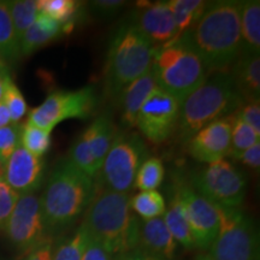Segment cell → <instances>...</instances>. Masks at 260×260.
<instances>
[{
	"instance_id": "7402d4cb",
	"label": "cell",
	"mask_w": 260,
	"mask_h": 260,
	"mask_svg": "<svg viewBox=\"0 0 260 260\" xmlns=\"http://www.w3.org/2000/svg\"><path fill=\"white\" fill-rule=\"evenodd\" d=\"M240 25H241V53L260 52V2H240Z\"/></svg>"
},
{
	"instance_id": "d590c367",
	"label": "cell",
	"mask_w": 260,
	"mask_h": 260,
	"mask_svg": "<svg viewBox=\"0 0 260 260\" xmlns=\"http://www.w3.org/2000/svg\"><path fill=\"white\" fill-rule=\"evenodd\" d=\"M21 197L12 189L3 177H0V229H4L10 214L14 211L16 204Z\"/></svg>"
},
{
	"instance_id": "603a6c76",
	"label": "cell",
	"mask_w": 260,
	"mask_h": 260,
	"mask_svg": "<svg viewBox=\"0 0 260 260\" xmlns=\"http://www.w3.org/2000/svg\"><path fill=\"white\" fill-rule=\"evenodd\" d=\"M162 219H164L169 232L171 233L172 237L178 245H181L183 248L189 249V251L195 248L189 224H188L186 213H184L183 210V205H182L181 198L176 189H175V193L172 195L170 205L165 210Z\"/></svg>"
},
{
	"instance_id": "ba28073f",
	"label": "cell",
	"mask_w": 260,
	"mask_h": 260,
	"mask_svg": "<svg viewBox=\"0 0 260 260\" xmlns=\"http://www.w3.org/2000/svg\"><path fill=\"white\" fill-rule=\"evenodd\" d=\"M219 207V229L209 248L214 260H259L254 220L240 209Z\"/></svg>"
},
{
	"instance_id": "d6986e66",
	"label": "cell",
	"mask_w": 260,
	"mask_h": 260,
	"mask_svg": "<svg viewBox=\"0 0 260 260\" xmlns=\"http://www.w3.org/2000/svg\"><path fill=\"white\" fill-rule=\"evenodd\" d=\"M229 75L243 102L259 100L260 54L241 53L232 65Z\"/></svg>"
},
{
	"instance_id": "9a60e30c",
	"label": "cell",
	"mask_w": 260,
	"mask_h": 260,
	"mask_svg": "<svg viewBox=\"0 0 260 260\" xmlns=\"http://www.w3.org/2000/svg\"><path fill=\"white\" fill-rule=\"evenodd\" d=\"M232 139V123L229 116L205 125L188 140V152L195 160L217 161L228 157Z\"/></svg>"
},
{
	"instance_id": "52a82bcc",
	"label": "cell",
	"mask_w": 260,
	"mask_h": 260,
	"mask_svg": "<svg viewBox=\"0 0 260 260\" xmlns=\"http://www.w3.org/2000/svg\"><path fill=\"white\" fill-rule=\"evenodd\" d=\"M147 155V147L139 135L117 132L102 168L95 175V186L118 193H129Z\"/></svg>"
},
{
	"instance_id": "8fae6325",
	"label": "cell",
	"mask_w": 260,
	"mask_h": 260,
	"mask_svg": "<svg viewBox=\"0 0 260 260\" xmlns=\"http://www.w3.org/2000/svg\"><path fill=\"white\" fill-rule=\"evenodd\" d=\"M18 251L27 254L50 237L45 228L40 199L34 194L19 197L3 229Z\"/></svg>"
},
{
	"instance_id": "83f0119b",
	"label": "cell",
	"mask_w": 260,
	"mask_h": 260,
	"mask_svg": "<svg viewBox=\"0 0 260 260\" xmlns=\"http://www.w3.org/2000/svg\"><path fill=\"white\" fill-rule=\"evenodd\" d=\"M88 237L89 234L81 224L70 236L61 239L53 247L52 260H81Z\"/></svg>"
},
{
	"instance_id": "f6af8a7d",
	"label": "cell",
	"mask_w": 260,
	"mask_h": 260,
	"mask_svg": "<svg viewBox=\"0 0 260 260\" xmlns=\"http://www.w3.org/2000/svg\"><path fill=\"white\" fill-rule=\"evenodd\" d=\"M195 260H214L210 254H200Z\"/></svg>"
},
{
	"instance_id": "4316f807",
	"label": "cell",
	"mask_w": 260,
	"mask_h": 260,
	"mask_svg": "<svg viewBox=\"0 0 260 260\" xmlns=\"http://www.w3.org/2000/svg\"><path fill=\"white\" fill-rule=\"evenodd\" d=\"M130 207L140 217V219L149 220L164 216L167 204L164 197L159 191L144 190L130 198Z\"/></svg>"
},
{
	"instance_id": "f35d334b",
	"label": "cell",
	"mask_w": 260,
	"mask_h": 260,
	"mask_svg": "<svg viewBox=\"0 0 260 260\" xmlns=\"http://www.w3.org/2000/svg\"><path fill=\"white\" fill-rule=\"evenodd\" d=\"M81 260H115V256L102 243L89 236Z\"/></svg>"
},
{
	"instance_id": "4fadbf2b",
	"label": "cell",
	"mask_w": 260,
	"mask_h": 260,
	"mask_svg": "<svg viewBox=\"0 0 260 260\" xmlns=\"http://www.w3.org/2000/svg\"><path fill=\"white\" fill-rule=\"evenodd\" d=\"M180 195L186 213L195 248L207 251L216 239L219 229V207L186 184H178Z\"/></svg>"
},
{
	"instance_id": "b9f144b4",
	"label": "cell",
	"mask_w": 260,
	"mask_h": 260,
	"mask_svg": "<svg viewBox=\"0 0 260 260\" xmlns=\"http://www.w3.org/2000/svg\"><path fill=\"white\" fill-rule=\"evenodd\" d=\"M115 260H165V259L158 258V256L148 254V253L141 251V249L135 248L133 249V251L124 253V254L115 256Z\"/></svg>"
},
{
	"instance_id": "d4e9b609",
	"label": "cell",
	"mask_w": 260,
	"mask_h": 260,
	"mask_svg": "<svg viewBox=\"0 0 260 260\" xmlns=\"http://www.w3.org/2000/svg\"><path fill=\"white\" fill-rule=\"evenodd\" d=\"M21 57L19 40L16 35L8 2L0 0V60L15 61Z\"/></svg>"
},
{
	"instance_id": "2e32d148",
	"label": "cell",
	"mask_w": 260,
	"mask_h": 260,
	"mask_svg": "<svg viewBox=\"0 0 260 260\" xmlns=\"http://www.w3.org/2000/svg\"><path fill=\"white\" fill-rule=\"evenodd\" d=\"M44 161L29 153L21 145L15 149L4 165L6 183L18 194H31L41 184Z\"/></svg>"
},
{
	"instance_id": "5bb4252c",
	"label": "cell",
	"mask_w": 260,
	"mask_h": 260,
	"mask_svg": "<svg viewBox=\"0 0 260 260\" xmlns=\"http://www.w3.org/2000/svg\"><path fill=\"white\" fill-rule=\"evenodd\" d=\"M132 22L155 50L178 40L169 2L138 3V11Z\"/></svg>"
},
{
	"instance_id": "836d02e7",
	"label": "cell",
	"mask_w": 260,
	"mask_h": 260,
	"mask_svg": "<svg viewBox=\"0 0 260 260\" xmlns=\"http://www.w3.org/2000/svg\"><path fill=\"white\" fill-rule=\"evenodd\" d=\"M68 159L77 169H80L86 175H88L89 177L94 178L98 174L95 162L93 160L92 154H90L89 148L87 146V142L82 134L74 141V144L70 148V157Z\"/></svg>"
},
{
	"instance_id": "d6a6232c",
	"label": "cell",
	"mask_w": 260,
	"mask_h": 260,
	"mask_svg": "<svg viewBox=\"0 0 260 260\" xmlns=\"http://www.w3.org/2000/svg\"><path fill=\"white\" fill-rule=\"evenodd\" d=\"M2 102L5 104L8 107L10 117H11V122L14 124H19L22 119L28 112V105L25 102L23 94L17 87L14 81H12L11 76L6 80L4 94H3Z\"/></svg>"
},
{
	"instance_id": "74e56055",
	"label": "cell",
	"mask_w": 260,
	"mask_h": 260,
	"mask_svg": "<svg viewBox=\"0 0 260 260\" xmlns=\"http://www.w3.org/2000/svg\"><path fill=\"white\" fill-rule=\"evenodd\" d=\"M125 2L122 0H96L90 3V9L102 18H111L124 8Z\"/></svg>"
},
{
	"instance_id": "cb8c5ba5",
	"label": "cell",
	"mask_w": 260,
	"mask_h": 260,
	"mask_svg": "<svg viewBox=\"0 0 260 260\" xmlns=\"http://www.w3.org/2000/svg\"><path fill=\"white\" fill-rule=\"evenodd\" d=\"M209 4L210 3L204 2V0H170L169 2L175 24H176L178 39L197 23Z\"/></svg>"
},
{
	"instance_id": "e575fe53",
	"label": "cell",
	"mask_w": 260,
	"mask_h": 260,
	"mask_svg": "<svg viewBox=\"0 0 260 260\" xmlns=\"http://www.w3.org/2000/svg\"><path fill=\"white\" fill-rule=\"evenodd\" d=\"M22 124H11L0 128V160L5 165L15 149L21 145Z\"/></svg>"
},
{
	"instance_id": "9c48e42d",
	"label": "cell",
	"mask_w": 260,
	"mask_h": 260,
	"mask_svg": "<svg viewBox=\"0 0 260 260\" xmlns=\"http://www.w3.org/2000/svg\"><path fill=\"white\" fill-rule=\"evenodd\" d=\"M193 189L211 203L239 209L247 193V176L226 159L210 162L194 175Z\"/></svg>"
},
{
	"instance_id": "44dd1931",
	"label": "cell",
	"mask_w": 260,
	"mask_h": 260,
	"mask_svg": "<svg viewBox=\"0 0 260 260\" xmlns=\"http://www.w3.org/2000/svg\"><path fill=\"white\" fill-rule=\"evenodd\" d=\"M116 134V126L113 124L112 119L106 115L99 116L94 119L88 128L82 133L98 171L102 168L104 159L111 147Z\"/></svg>"
},
{
	"instance_id": "e0dca14e",
	"label": "cell",
	"mask_w": 260,
	"mask_h": 260,
	"mask_svg": "<svg viewBox=\"0 0 260 260\" xmlns=\"http://www.w3.org/2000/svg\"><path fill=\"white\" fill-rule=\"evenodd\" d=\"M136 248L158 258L174 260L178 243L169 232L162 217H158L149 220L140 219L139 241Z\"/></svg>"
},
{
	"instance_id": "bcb514c9",
	"label": "cell",
	"mask_w": 260,
	"mask_h": 260,
	"mask_svg": "<svg viewBox=\"0 0 260 260\" xmlns=\"http://www.w3.org/2000/svg\"><path fill=\"white\" fill-rule=\"evenodd\" d=\"M4 176V164H3V161L0 160V177Z\"/></svg>"
},
{
	"instance_id": "484cf974",
	"label": "cell",
	"mask_w": 260,
	"mask_h": 260,
	"mask_svg": "<svg viewBox=\"0 0 260 260\" xmlns=\"http://www.w3.org/2000/svg\"><path fill=\"white\" fill-rule=\"evenodd\" d=\"M229 118L232 123V139L228 157L237 160L246 149L260 142V135L256 134L248 124H246L236 112L230 115Z\"/></svg>"
},
{
	"instance_id": "ee69618b",
	"label": "cell",
	"mask_w": 260,
	"mask_h": 260,
	"mask_svg": "<svg viewBox=\"0 0 260 260\" xmlns=\"http://www.w3.org/2000/svg\"><path fill=\"white\" fill-rule=\"evenodd\" d=\"M11 117H10V112L5 104L0 102V128L11 124Z\"/></svg>"
},
{
	"instance_id": "6da1fadb",
	"label": "cell",
	"mask_w": 260,
	"mask_h": 260,
	"mask_svg": "<svg viewBox=\"0 0 260 260\" xmlns=\"http://www.w3.org/2000/svg\"><path fill=\"white\" fill-rule=\"evenodd\" d=\"M199 54L209 71L224 73L242 52L240 2L209 4L201 17L181 37Z\"/></svg>"
},
{
	"instance_id": "ab89813d",
	"label": "cell",
	"mask_w": 260,
	"mask_h": 260,
	"mask_svg": "<svg viewBox=\"0 0 260 260\" xmlns=\"http://www.w3.org/2000/svg\"><path fill=\"white\" fill-rule=\"evenodd\" d=\"M53 241L51 237H47L45 241H42L40 245L31 249L30 252L27 253L22 260H52L53 255Z\"/></svg>"
},
{
	"instance_id": "f1b7e54d",
	"label": "cell",
	"mask_w": 260,
	"mask_h": 260,
	"mask_svg": "<svg viewBox=\"0 0 260 260\" xmlns=\"http://www.w3.org/2000/svg\"><path fill=\"white\" fill-rule=\"evenodd\" d=\"M8 4L16 35L18 40H21L27 29L34 23L38 17V4L35 0H14V2H8Z\"/></svg>"
},
{
	"instance_id": "5b68a950",
	"label": "cell",
	"mask_w": 260,
	"mask_h": 260,
	"mask_svg": "<svg viewBox=\"0 0 260 260\" xmlns=\"http://www.w3.org/2000/svg\"><path fill=\"white\" fill-rule=\"evenodd\" d=\"M243 104L229 74L218 73L194 89L181 103L178 134L188 141L209 123L225 118Z\"/></svg>"
},
{
	"instance_id": "4dcf8cb0",
	"label": "cell",
	"mask_w": 260,
	"mask_h": 260,
	"mask_svg": "<svg viewBox=\"0 0 260 260\" xmlns=\"http://www.w3.org/2000/svg\"><path fill=\"white\" fill-rule=\"evenodd\" d=\"M51 144V133L29 124V123L22 124L21 146L24 149H27L29 153L41 158L42 155L47 153Z\"/></svg>"
},
{
	"instance_id": "3957f363",
	"label": "cell",
	"mask_w": 260,
	"mask_h": 260,
	"mask_svg": "<svg viewBox=\"0 0 260 260\" xmlns=\"http://www.w3.org/2000/svg\"><path fill=\"white\" fill-rule=\"evenodd\" d=\"M93 178L64 159L52 172L40 199L42 218L47 235L60 233L74 225L92 200Z\"/></svg>"
},
{
	"instance_id": "7a4b0ae2",
	"label": "cell",
	"mask_w": 260,
	"mask_h": 260,
	"mask_svg": "<svg viewBox=\"0 0 260 260\" xmlns=\"http://www.w3.org/2000/svg\"><path fill=\"white\" fill-rule=\"evenodd\" d=\"M82 225L113 256L138 247L140 218L133 213L129 193L94 184V194L83 214Z\"/></svg>"
},
{
	"instance_id": "277c9868",
	"label": "cell",
	"mask_w": 260,
	"mask_h": 260,
	"mask_svg": "<svg viewBox=\"0 0 260 260\" xmlns=\"http://www.w3.org/2000/svg\"><path fill=\"white\" fill-rule=\"evenodd\" d=\"M155 48L132 21L117 29L110 41L104 68V90L116 99L133 81L151 69Z\"/></svg>"
},
{
	"instance_id": "8992f818",
	"label": "cell",
	"mask_w": 260,
	"mask_h": 260,
	"mask_svg": "<svg viewBox=\"0 0 260 260\" xmlns=\"http://www.w3.org/2000/svg\"><path fill=\"white\" fill-rule=\"evenodd\" d=\"M151 70L159 88L181 103L207 79L199 54L182 38L155 50Z\"/></svg>"
},
{
	"instance_id": "1f68e13d",
	"label": "cell",
	"mask_w": 260,
	"mask_h": 260,
	"mask_svg": "<svg viewBox=\"0 0 260 260\" xmlns=\"http://www.w3.org/2000/svg\"><path fill=\"white\" fill-rule=\"evenodd\" d=\"M39 14H42L61 24L69 23L80 10V3L75 0H38Z\"/></svg>"
},
{
	"instance_id": "f546056e",
	"label": "cell",
	"mask_w": 260,
	"mask_h": 260,
	"mask_svg": "<svg viewBox=\"0 0 260 260\" xmlns=\"http://www.w3.org/2000/svg\"><path fill=\"white\" fill-rule=\"evenodd\" d=\"M164 176L165 168L160 159L154 157L147 158L136 174L133 188L140 191L155 190L161 184Z\"/></svg>"
},
{
	"instance_id": "ac0fdd59",
	"label": "cell",
	"mask_w": 260,
	"mask_h": 260,
	"mask_svg": "<svg viewBox=\"0 0 260 260\" xmlns=\"http://www.w3.org/2000/svg\"><path fill=\"white\" fill-rule=\"evenodd\" d=\"M157 88L159 87L155 82L152 70L149 69L139 79L129 83L118 94L116 99L119 100L118 104L121 109L122 123L126 128L132 129L136 126V119H138L140 110L147 98Z\"/></svg>"
},
{
	"instance_id": "ffe728a7",
	"label": "cell",
	"mask_w": 260,
	"mask_h": 260,
	"mask_svg": "<svg viewBox=\"0 0 260 260\" xmlns=\"http://www.w3.org/2000/svg\"><path fill=\"white\" fill-rule=\"evenodd\" d=\"M64 24L47 16L39 14L35 22L19 40L21 56H29L64 34Z\"/></svg>"
},
{
	"instance_id": "60d3db41",
	"label": "cell",
	"mask_w": 260,
	"mask_h": 260,
	"mask_svg": "<svg viewBox=\"0 0 260 260\" xmlns=\"http://www.w3.org/2000/svg\"><path fill=\"white\" fill-rule=\"evenodd\" d=\"M239 161H241L242 164L247 165L248 168L253 169V170H259L260 168V142L253 145L252 147L246 149L243 153L240 155V158L237 159Z\"/></svg>"
},
{
	"instance_id": "7bdbcfd3",
	"label": "cell",
	"mask_w": 260,
	"mask_h": 260,
	"mask_svg": "<svg viewBox=\"0 0 260 260\" xmlns=\"http://www.w3.org/2000/svg\"><path fill=\"white\" fill-rule=\"evenodd\" d=\"M9 77H10V74L8 71V68H6L4 61L0 60V102H2L3 94H4L5 82Z\"/></svg>"
},
{
	"instance_id": "8d00e7d4",
	"label": "cell",
	"mask_w": 260,
	"mask_h": 260,
	"mask_svg": "<svg viewBox=\"0 0 260 260\" xmlns=\"http://www.w3.org/2000/svg\"><path fill=\"white\" fill-rule=\"evenodd\" d=\"M237 116L242 119L246 124H248L260 135V105L259 100H249L243 102L240 109L236 111Z\"/></svg>"
},
{
	"instance_id": "30bf717a",
	"label": "cell",
	"mask_w": 260,
	"mask_h": 260,
	"mask_svg": "<svg viewBox=\"0 0 260 260\" xmlns=\"http://www.w3.org/2000/svg\"><path fill=\"white\" fill-rule=\"evenodd\" d=\"M98 105L96 94L92 87L76 90H56L48 94L40 106L30 110L29 124L52 133L59 123L68 119H87Z\"/></svg>"
},
{
	"instance_id": "7c38bea8",
	"label": "cell",
	"mask_w": 260,
	"mask_h": 260,
	"mask_svg": "<svg viewBox=\"0 0 260 260\" xmlns=\"http://www.w3.org/2000/svg\"><path fill=\"white\" fill-rule=\"evenodd\" d=\"M181 102L160 88L147 98L140 110L136 126L152 144L167 141L177 129Z\"/></svg>"
}]
</instances>
